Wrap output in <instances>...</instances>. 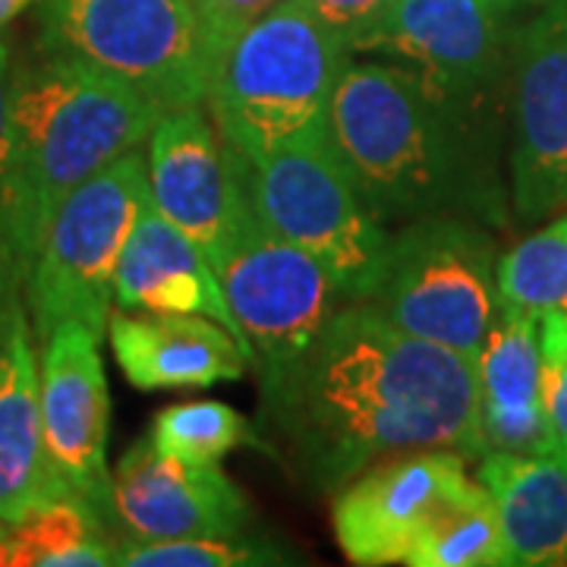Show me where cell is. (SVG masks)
Masks as SVG:
<instances>
[{
	"label": "cell",
	"mask_w": 567,
	"mask_h": 567,
	"mask_svg": "<svg viewBox=\"0 0 567 567\" xmlns=\"http://www.w3.org/2000/svg\"><path fill=\"white\" fill-rule=\"evenodd\" d=\"M262 429L319 492L406 451L483 461L476 360L344 303L290 363L262 372Z\"/></svg>",
	"instance_id": "6da1fadb"
},
{
	"label": "cell",
	"mask_w": 567,
	"mask_h": 567,
	"mask_svg": "<svg viewBox=\"0 0 567 567\" xmlns=\"http://www.w3.org/2000/svg\"><path fill=\"white\" fill-rule=\"evenodd\" d=\"M328 126L350 177L388 227L429 215H498L488 142L404 66L350 58Z\"/></svg>",
	"instance_id": "7a4b0ae2"
},
{
	"label": "cell",
	"mask_w": 567,
	"mask_h": 567,
	"mask_svg": "<svg viewBox=\"0 0 567 567\" xmlns=\"http://www.w3.org/2000/svg\"><path fill=\"white\" fill-rule=\"evenodd\" d=\"M162 114L133 85L70 54L39 48L32 61L13 70V167L3 246L20 287L63 199L140 148Z\"/></svg>",
	"instance_id": "3957f363"
},
{
	"label": "cell",
	"mask_w": 567,
	"mask_h": 567,
	"mask_svg": "<svg viewBox=\"0 0 567 567\" xmlns=\"http://www.w3.org/2000/svg\"><path fill=\"white\" fill-rule=\"evenodd\" d=\"M350 58L303 0H284L215 58L205 85L208 114L246 158L322 136Z\"/></svg>",
	"instance_id": "277c9868"
},
{
	"label": "cell",
	"mask_w": 567,
	"mask_h": 567,
	"mask_svg": "<svg viewBox=\"0 0 567 567\" xmlns=\"http://www.w3.org/2000/svg\"><path fill=\"white\" fill-rule=\"evenodd\" d=\"M533 0H394L353 58H379L410 70L447 111L492 140L511 99L514 44Z\"/></svg>",
	"instance_id": "5b68a950"
},
{
	"label": "cell",
	"mask_w": 567,
	"mask_h": 567,
	"mask_svg": "<svg viewBox=\"0 0 567 567\" xmlns=\"http://www.w3.org/2000/svg\"><path fill=\"white\" fill-rule=\"evenodd\" d=\"M234 155L252 215L319 259L347 303L369 300L385 268L391 227L363 199L331 130L265 158H246L237 148Z\"/></svg>",
	"instance_id": "8992f818"
},
{
	"label": "cell",
	"mask_w": 567,
	"mask_h": 567,
	"mask_svg": "<svg viewBox=\"0 0 567 567\" xmlns=\"http://www.w3.org/2000/svg\"><path fill=\"white\" fill-rule=\"evenodd\" d=\"M148 203V155L140 148L121 155L63 199L22 275L35 344L63 322L89 324L99 334L107 328L117 262Z\"/></svg>",
	"instance_id": "52a82bcc"
},
{
	"label": "cell",
	"mask_w": 567,
	"mask_h": 567,
	"mask_svg": "<svg viewBox=\"0 0 567 567\" xmlns=\"http://www.w3.org/2000/svg\"><path fill=\"white\" fill-rule=\"evenodd\" d=\"M498 259L476 218H413L391 230L382 278L363 303L406 334L476 360L502 306Z\"/></svg>",
	"instance_id": "ba28073f"
},
{
	"label": "cell",
	"mask_w": 567,
	"mask_h": 567,
	"mask_svg": "<svg viewBox=\"0 0 567 567\" xmlns=\"http://www.w3.org/2000/svg\"><path fill=\"white\" fill-rule=\"evenodd\" d=\"M41 48L133 85L155 107H199L208 58L189 0H41Z\"/></svg>",
	"instance_id": "9c48e42d"
},
{
	"label": "cell",
	"mask_w": 567,
	"mask_h": 567,
	"mask_svg": "<svg viewBox=\"0 0 567 567\" xmlns=\"http://www.w3.org/2000/svg\"><path fill=\"white\" fill-rule=\"evenodd\" d=\"M215 271L262 372L300 357L347 303L322 262L271 234L252 208Z\"/></svg>",
	"instance_id": "30bf717a"
},
{
	"label": "cell",
	"mask_w": 567,
	"mask_h": 567,
	"mask_svg": "<svg viewBox=\"0 0 567 567\" xmlns=\"http://www.w3.org/2000/svg\"><path fill=\"white\" fill-rule=\"evenodd\" d=\"M511 199L520 221L567 208V0H536L511 70Z\"/></svg>",
	"instance_id": "8fae6325"
},
{
	"label": "cell",
	"mask_w": 567,
	"mask_h": 567,
	"mask_svg": "<svg viewBox=\"0 0 567 567\" xmlns=\"http://www.w3.org/2000/svg\"><path fill=\"white\" fill-rule=\"evenodd\" d=\"M470 483L457 451H406L365 466L338 488L334 539L360 567L404 565L435 511Z\"/></svg>",
	"instance_id": "7c38bea8"
},
{
	"label": "cell",
	"mask_w": 567,
	"mask_h": 567,
	"mask_svg": "<svg viewBox=\"0 0 567 567\" xmlns=\"http://www.w3.org/2000/svg\"><path fill=\"white\" fill-rule=\"evenodd\" d=\"M152 205L218 265L249 215L234 148L199 107L167 111L148 136Z\"/></svg>",
	"instance_id": "4fadbf2b"
},
{
	"label": "cell",
	"mask_w": 567,
	"mask_h": 567,
	"mask_svg": "<svg viewBox=\"0 0 567 567\" xmlns=\"http://www.w3.org/2000/svg\"><path fill=\"white\" fill-rule=\"evenodd\" d=\"M102 334L82 322L58 324L41 341V432L66 486L111 514V394L99 353Z\"/></svg>",
	"instance_id": "5bb4252c"
},
{
	"label": "cell",
	"mask_w": 567,
	"mask_h": 567,
	"mask_svg": "<svg viewBox=\"0 0 567 567\" xmlns=\"http://www.w3.org/2000/svg\"><path fill=\"white\" fill-rule=\"evenodd\" d=\"M111 517L130 539L237 536L252 507L221 466L158 454L145 435L111 473Z\"/></svg>",
	"instance_id": "9a60e30c"
},
{
	"label": "cell",
	"mask_w": 567,
	"mask_h": 567,
	"mask_svg": "<svg viewBox=\"0 0 567 567\" xmlns=\"http://www.w3.org/2000/svg\"><path fill=\"white\" fill-rule=\"evenodd\" d=\"M39 382L35 334L20 287L0 347V536L29 511L76 495L48 457Z\"/></svg>",
	"instance_id": "2e32d148"
},
{
	"label": "cell",
	"mask_w": 567,
	"mask_h": 567,
	"mask_svg": "<svg viewBox=\"0 0 567 567\" xmlns=\"http://www.w3.org/2000/svg\"><path fill=\"white\" fill-rule=\"evenodd\" d=\"M114 303L126 312H177L215 319L244 344L249 363H256L224 297L215 265L152 203L123 246L114 275Z\"/></svg>",
	"instance_id": "e0dca14e"
},
{
	"label": "cell",
	"mask_w": 567,
	"mask_h": 567,
	"mask_svg": "<svg viewBox=\"0 0 567 567\" xmlns=\"http://www.w3.org/2000/svg\"><path fill=\"white\" fill-rule=\"evenodd\" d=\"M107 341L126 382L140 391L212 388L244 379V344L215 319L177 312L107 316Z\"/></svg>",
	"instance_id": "ac0fdd59"
},
{
	"label": "cell",
	"mask_w": 567,
	"mask_h": 567,
	"mask_svg": "<svg viewBox=\"0 0 567 567\" xmlns=\"http://www.w3.org/2000/svg\"><path fill=\"white\" fill-rule=\"evenodd\" d=\"M486 454H551L543 410L539 316L498 306L476 357ZM483 454V457H486Z\"/></svg>",
	"instance_id": "d6986e66"
},
{
	"label": "cell",
	"mask_w": 567,
	"mask_h": 567,
	"mask_svg": "<svg viewBox=\"0 0 567 567\" xmlns=\"http://www.w3.org/2000/svg\"><path fill=\"white\" fill-rule=\"evenodd\" d=\"M476 480L495 498L507 567H567V464L555 454H486Z\"/></svg>",
	"instance_id": "ffe728a7"
},
{
	"label": "cell",
	"mask_w": 567,
	"mask_h": 567,
	"mask_svg": "<svg viewBox=\"0 0 567 567\" xmlns=\"http://www.w3.org/2000/svg\"><path fill=\"white\" fill-rule=\"evenodd\" d=\"M117 561V543L104 529V511L82 495L35 507L0 536V567H104Z\"/></svg>",
	"instance_id": "44dd1931"
},
{
	"label": "cell",
	"mask_w": 567,
	"mask_h": 567,
	"mask_svg": "<svg viewBox=\"0 0 567 567\" xmlns=\"http://www.w3.org/2000/svg\"><path fill=\"white\" fill-rule=\"evenodd\" d=\"M410 567H498L505 565V533L495 498L480 480H470L435 511L413 543Z\"/></svg>",
	"instance_id": "7402d4cb"
},
{
	"label": "cell",
	"mask_w": 567,
	"mask_h": 567,
	"mask_svg": "<svg viewBox=\"0 0 567 567\" xmlns=\"http://www.w3.org/2000/svg\"><path fill=\"white\" fill-rule=\"evenodd\" d=\"M502 306L546 316L567 312V215L533 230L498 259Z\"/></svg>",
	"instance_id": "603a6c76"
},
{
	"label": "cell",
	"mask_w": 567,
	"mask_h": 567,
	"mask_svg": "<svg viewBox=\"0 0 567 567\" xmlns=\"http://www.w3.org/2000/svg\"><path fill=\"white\" fill-rule=\"evenodd\" d=\"M148 442L158 454L193 464H218L237 447H268L240 410L221 401H186L155 413Z\"/></svg>",
	"instance_id": "cb8c5ba5"
},
{
	"label": "cell",
	"mask_w": 567,
	"mask_h": 567,
	"mask_svg": "<svg viewBox=\"0 0 567 567\" xmlns=\"http://www.w3.org/2000/svg\"><path fill=\"white\" fill-rule=\"evenodd\" d=\"M278 546L256 536H186V539H123L117 561L126 567H244L284 565Z\"/></svg>",
	"instance_id": "d4e9b609"
},
{
	"label": "cell",
	"mask_w": 567,
	"mask_h": 567,
	"mask_svg": "<svg viewBox=\"0 0 567 567\" xmlns=\"http://www.w3.org/2000/svg\"><path fill=\"white\" fill-rule=\"evenodd\" d=\"M543 347V410L551 454L567 464V312L539 316Z\"/></svg>",
	"instance_id": "484cf974"
},
{
	"label": "cell",
	"mask_w": 567,
	"mask_h": 567,
	"mask_svg": "<svg viewBox=\"0 0 567 567\" xmlns=\"http://www.w3.org/2000/svg\"><path fill=\"white\" fill-rule=\"evenodd\" d=\"M278 3L284 0H189V10H193L199 35H203L208 70L227 48V41L237 39L246 25L262 20L265 13L275 10Z\"/></svg>",
	"instance_id": "4316f807"
},
{
	"label": "cell",
	"mask_w": 567,
	"mask_h": 567,
	"mask_svg": "<svg viewBox=\"0 0 567 567\" xmlns=\"http://www.w3.org/2000/svg\"><path fill=\"white\" fill-rule=\"evenodd\" d=\"M303 3L324 29H331L344 41L350 51L353 41L363 39L365 32L385 17L394 0H303Z\"/></svg>",
	"instance_id": "83f0119b"
},
{
	"label": "cell",
	"mask_w": 567,
	"mask_h": 567,
	"mask_svg": "<svg viewBox=\"0 0 567 567\" xmlns=\"http://www.w3.org/2000/svg\"><path fill=\"white\" fill-rule=\"evenodd\" d=\"M10 48L0 39V246L7 240V215H10V167H13V123H10ZM7 249V246H3Z\"/></svg>",
	"instance_id": "f1b7e54d"
},
{
	"label": "cell",
	"mask_w": 567,
	"mask_h": 567,
	"mask_svg": "<svg viewBox=\"0 0 567 567\" xmlns=\"http://www.w3.org/2000/svg\"><path fill=\"white\" fill-rule=\"evenodd\" d=\"M20 290V275L10 262L7 249L0 246V347H3V331H7V312H10V300Z\"/></svg>",
	"instance_id": "f546056e"
},
{
	"label": "cell",
	"mask_w": 567,
	"mask_h": 567,
	"mask_svg": "<svg viewBox=\"0 0 567 567\" xmlns=\"http://www.w3.org/2000/svg\"><path fill=\"white\" fill-rule=\"evenodd\" d=\"M29 3H32V0H0V29H3L7 22L17 20Z\"/></svg>",
	"instance_id": "4dcf8cb0"
}]
</instances>
